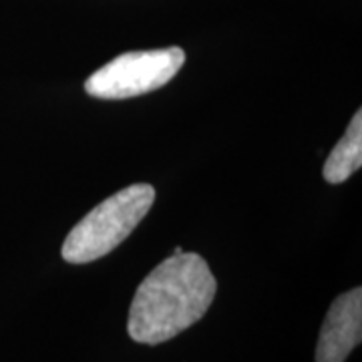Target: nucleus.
<instances>
[{
	"label": "nucleus",
	"mask_w": 362,
	"mask_h": 362,
	"mask_svg": "<svg viewBox=\"0 0 362 362\" xmlns=\"http://www.w3.org/2000/svg\"><path fill=\"white\" fill-rule=\"evenodd\" d=\"M362 165V111L358 109L350 119L344 137L334 145L324 163V180L328 183H344Z\"/></svg>",
	"instance_id": "39448f33"
},
{
	"label": "nucleus",
	"mask_w": 362,
	"mask_h": 362,
	"mask_svg": "<svg viewBox=\"0 0 362 362\" xmlns=\"http://www.w3.org/2000/svg\"><path fill=\"white\" fill-rule=\"evenodd\" d=\"M218 292V282L199 254L175 247L173 256L145 276L131 302L127 332L156 346L199 322Z\"/></svg>",
	"instance_id": "f257e3e1"
},
{
	"label": "nucleus",
	"mask_w": 362,
	"mask_h": 362,
	"mask_svg": "<svg viewBox=\"0 0 362 362\" xmlns=\"http://www.w3.org/2000/svg\"><path fill=\"white\" fill-rule=\"evenodd\" d=\"M183 63L185 52L180 47L123 52L97 69L85 81V90L90 97L105 101L133 99L168 85Z\"/></svg>",
	"instance_id": "7ed1b4c3"
},
{
	"label": "nucleus",
	"mask_w": 362,
	"mask_h": 362,
	"mask_svg": "<svg viewBox=\"0 0 362 362\" xmlns=\"http://www.w3.org/2000/svg\"><path fill=\"white\" fill-rule=\"evenodd\" d=\"M362 340V290L354 288L332 302L316 344V362H344Z\"/></svg>",
	"instance_id": "20e7f679"
},
{
	"label": "nucleus",
	"mask_w": 362,
	"mask_h": 362,
	"mask_svg": "<svg viewBox=\"0 0 362 362\" xmlns=\"http://www.w3.org/2000/svg\"><path fill=\"white\" fill-rule=\"evenodd\" d=\"M153 202L156 187L149 183H133L109 195L66 235L61 247L63 259L69 264H89L105 258L129 238Z\"/></svg>",
	"instance_id": "f03ea898"
}]
</instances>
